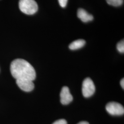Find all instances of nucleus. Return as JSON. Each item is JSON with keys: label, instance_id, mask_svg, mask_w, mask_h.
Returning <instances> with one entry per match:
<instances>
[{"label": "nucleus", "instance_id": "ddd939ff", "mask_svg": "<svg viewBox=\"0 0 124 124\" xmlns=\"http://www.w3.org/2000/svg\"><path fill=\"white\" fill-rule=\"evenodd\" d=\"M120 85L122 87V88L124 89V79L123 78L120 81Z\"/></svg>", "mask_w": 124, "mask_h": 124}, {"label": "nucleus", "instance_id": "423d86ee", "mask_svg": "<svg viewBox=\"0 0 124 124\" xmlns=\"http://www.w3.org/2000/svg\"><path fill=\"white\" fill-rule=\"evenodd\" d=\"M73 98L67 86L62 88L60 93V101L63 105H67L73 101Z\"/></svg>", "mask_w": 124, "mask_h": 124}, {"label": "nucleus", "instance_id": "f03ea898", "mask_svg": "<svg viewBox=\"0 0 124 124\" xmlns=\"http://www.w3.org/2000/svg\"><path fill=\"white\" fill-rule=\"evenodd\" d=\"M19 8L20 11L27 15H33L38 9L37 3L35 0H19Z\"/></svg>", "mask_w": 124, "mask_h": 124}, {"label": "nucleus", "instance_id": "20e7f679", "mask_svg": "<svg viewBox=\"0 0 124 124\" xmlns=\"http://www.w3.org/2000/svg\"><path fill=\"white\" fill-rule=\"evenodd\" d=\"M106 109L111 115H121L124 113L123 106L119 103L116 102H108L106 106Z\"/></svg>", "mask_w": 124, "mask_h": 124}, {"label": "nucleus", "instance_id": "f8f14e48", "mask_svg": "<svg viewBox=\"0 0 124 124\" xmlns=\"http://www.w3.org/2000/svg\"><path fill=\"white\" fill-rule=\"evenodd\" d=\"M53 124H67V122L66 120L60 119L55 121Z\"/></svg>", "mask_w": 124, "mask_h": 124}, {"label": "nucleus", "instance_id": "39448f33", "mask_svg": "<svg viewBox=\"0 0 124 124\" xmlns=\"http://www.w3.org/2000/svg\"><path fill=\"white\" fill-rule=\"evenodd\" d=\"M33 80L29 79H21L16 80V83L18 86L22 90L29 92L32 91L35 87Z\"/></svg>", "mask_w": 124, "mask_h": 124}, {"label": "nucleus", "instance_id": "1a4fd4ad", "mask_svg": "<svg viewBox=\"0 0 124 124\" xmlns=\"http://www.w3.org/2000/svg\"><path fill=\"white\" fill-rule=\"evenodd\" d=\"M107 3L114 7H119L123 4L124 0H106Z\"/></svg>", "mask_w": 124, "mask_h": 124}, {"label": "nucleus", "instance_id": "0eeeda50", "mask_svg": "<svg viewBox=\"0 0 124 124\" xmlns=\"http://www.w3.org/2000/svg\"><path fill=\"white\" fill-rule=\"evenodd\" d=\"M77 17L83 22L87 23L92 21L93 19V16L85 10L82 8H79L77 11Z\"/></svg>", "mask_w": 124, "mask_h": 124}, {"label": "nucleus", "instance_id": "6e6552de", "mask_svg": "<svg viewBox=\"0 0 124 124\" xmlns=\"http://www.w3.org/2000/svg\"><path fill=\"white\" fill-rule=\"evenodd\" d=\"M85 44V41L83 39L77 40L73 41L69 45V48L72 50H75L83 47Z\"/></svg>", "mask_w": 124, "mask_h": 124}, {"label": "nucleus", "instance_id": "9b49d317", "mask_svg": "<svg viewBox=\"0 0 124 124\" xmlns=\"http://www.w3.org/2000/svg\"><path fill=\"white\" fill-rule=\"evenodd\" d=\"M68 0H58L59 5L63 8L66 7L68 3Z\"/></svg>", "mask_w": 124, "mask_h": 124}, {"label": "nucleus", "instance_id": "4468645a", "mask_svg": "<svg viewBox=\"0 0 124 124\" xmlns=\"http://www.w3.org/2000/svg\"><path fill=\"white\" fill-rule=\"evenodd\" d=\"M77 124H89V123L87 121H81Z\"/></svg>", "mask_w": 124, "mask_h": 124}, {"label": "nucleus", "instance_id": "7ed1b4c3", "mask_svg": "<svg viewBox=\"0 0 124 124\" xmlns=\"http://www.w3.org/2000/svg\"><path fill=\"white\" fill-rule=\"evenodd\" d=\"M82 92L85 98H89L93 95L95 92V86L93 81L90 78H85L82 83Z\"/></svg>", "mask_w": 124, "mask_h": 124}, {"label": "nucleus", "instance_id": "f257e3e1", "mask_svg": "<svg viewBox=\"0 0 124 124\" xmlns=\"http://www.w3.org/2000/svg\"><path fill=\"white\" fill-rule=\"evenodd\" d=\"M10 71L16 80L25 79L33 81L36 79V73L34 67L23 59L14 60L11 63Z\"/></svg>", "mask_w": 124, "mask_h": 124}, {"label": "nucleus", "instance_id": "9d476101", "mask_svg": "<svg viewBox=\"0 0 124 124\" xmlns=\"http://www.w3.org/2000/svg\"><path fill=\"white\" fill-rule=\"evenodd\" d=\"M117 49L120 53H124V40H122L120 41L117 45Z\"/></svg>", "mask_w": 124, "mask_h": 124}]
</instances>
